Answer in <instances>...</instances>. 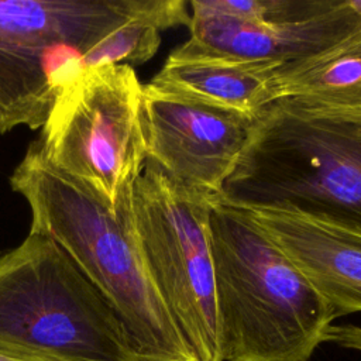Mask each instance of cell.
<instances>
[{
  "mask_svg": "<svg viewBox=\"0 0 361 361\" xmlns=\"http://www.w3.org/2000/svg\"><path fill=\"white\" fill-rule=\"evenodd\" d=\"M161 31L155 0H0V134L41 128L86 69L149 61Z\"/></svg>",
  "mask_w": 361,
  "mask_h": 361,
  "instance_id": "1",
  "label": "cell"
},
{
  "mask_svg": "<svg viewBox=\"0 0 361 361\" xmlns=\"http://www.w3.org/2000/svg\"><path fill=\"white\" fill-rule=\"evenodd\" d=\"M213 199L361 234V111L295 99L269 103Z\"/></svg>",
  "mask_w": 361,
  "mask_h": 361,
  "instance_id": "2",
  "label": "cell"
},
{
  "mask_svg": "<svg viewBox=\"0 0 361 361\" xmlns=\"http://www.w3.org/2000/svg\"><path fill=\"white\" fill-rule=\"evenodd\" d=\"M10 183L28 203L30 233L51 238L69 255L113 309L141 361H196L151 278L131 203L111 212L55 171L37 141Z\"/></svg>",
  "mask_w": 361,
  "mask_h": 361,
  "instance_id": "3",
  "label": "cell"
},
{
  "mask_svg": "<svg viewBox=\"0 0 361 361\" xmlns=\"http://www.w3.org/2000/svg\"><path fill=\"white\" fill-rule=\"evenodd\" d=\"M223 361H307L336 310L247 212L210 197Z\"/></svg>",
  "mask_w": 361,
  "mask_h": 361,
  "instance_id": "4",
  "label": "cell"
},
{
  "mask_svg": "<svg viewBox=\"0 0 361 361\" xmlns=\"http://www.w3.org/2000/svg\"><path fill=\"white\" fill-rule=\"evenodd\" d=\"M0 348L38 361H141L69 255L30 231L0 255Z\"/></svg>",
  "mask_w": 361,
  "mask_h": 361,
  "instance_id": "5",
  "label": "cell"
},
{
  "mask_svg": "<svg viewBox=\"0 0 361 361\" xmlns=\"http://www.w3.org/2000/svg\"><path fill=\"white\" fill-rule=\"evenodd\" d=\"M142 86L130 65L86 69L59 93L37 141L55 171L116 213L131 203L147 159Z\"/></svg>",
  "mask_w": 361,
  "mask_h": 361,
  "instance_id": "6",
  "label": "cell"
},
{
  "mask_svg": "<svg viewBox=\"0 0 361 361\" xmlns=\"http://www.w3.org/2000/svg\"><path fill=\"white\" fill-rule=\"evenodd\" d=\"M151 278L196 361H223L209 235L210 196L145 159L131 197Z\"/></svg>",
  "mask_w": 361,
  "mask_h": 361,
  "instance_id": "7",
  "label": "cell"
},
{
  "mask_svg": "<svg viewBox=\"0 0 361 361\" xmlns=\"http://www.w3.org/2000/svg\"><path fill=\"white\" fill-rule=\"evenodd\" d=\"M254 123L255 116L142 86L147 159L210 197L234 169Z\"/></svg>",
  "mask_w": 361,
  "mask_h": 361,
  "instance_id": "8",
  "label": "cell"
},
{
  "mask_svg": "<svg viewBox=\"0 0 361 361\" xmlns=\"http://www.w3.org/2000/svg\"><path fill=\"white\" fill-rule=\"evenodd\" d=\"M190 4V48L238 61L293 63L313 56L361 30L347 0L305 20L264 24L207 13Z\"/></svg>",
  "mask_w": 361,
  "mask_h": 361,
  "instance_id": "9",
  "label": "cell"
},
{
  "mask_svg": "<svg viewBox=\"0 0 361 361\" xmlns=\"http://www.w3.org/2000/svg\"><path fill=\"white\" fill-rule=\"evenodd\" d=\"M331 305L361 312V234L285 212L247 210Z\"/></svg>",
  "mask_w": 361,
  "mask_h": 361,
  "instance_id": "10",
  "label": "cell"
},
{
  "mask_svg": "<svg viewBox=\"0 0 361 361\" xmlns=\"http://www.w3.org/2000/svg\"><path fill=\"white\" fill-rule=\"evenodd\" d=\"M281 65L238 61L190 48L173 49L149 85L165 93L257 116L276 100Z\"/></svg>",
  "mask_w": 361,
  "mask_h": 361,
  "instance_id": "11",
  "label": "cell"
},
{
  "mask_svg": "<svg viewBox=\"0 0 361 361\" xmlns=\"http://www.w3.org/2000/svg\"><path fill=\"white\" fill-rule=\"evenodd\" d=\"M275 89L276 100L361 111V30L313 56L281 65Z\"/></svg>",
  "mask_w": 361,
  "mask_h": 361,
  "instance_id": "12",
  "label": "cell"
},
{
  "mask_svg": "<svg viewBox=\"0 0 361 361\" xmlns=\"http://www.w3.org/2000/svg\"><path fill=\"white\" fill-rule=\"evenodd\" d=\"M190 3L207 13L274 24L313 17L333 8L338 0H193Z\"/></svg>",
  "mask_w": 361,
  "mask_h": 361,
  "instance_id": "13",
  "label": "cell"
},
{
  "mask_svg": "<svg viewBox=\"0 0 361 361\" xmlns=\"http://www.w3.org/2000/svg\"><path fill=\"white\" fill-rule=\"evenodd\" d=\"M324 341H333L338 345L361 351V327L353 324H331L326 333Z\"/></svg>",
  "mask_w": 361,
  "mask_h": 361,
  "instance_id": "14",
  "label": "cell"
},
{
  "mask_svg": "<svg viewBox=\"0 0 361 361\" xmlns=\"http://www.w3.org/2000/svg\"><path fill=\"white\" fill-rule=\"evenodd\" d=\"M0 361H38V360H32V358L7 351L4 348H0Z\"/></svg>",
  "mask_w": 361,
  "mask_h": 361,
  "instance_id": "15",
  "label": "cell"
},
{
  "mask_svg": "<svg viewBox=\"0 0 361 361\" xmlns=\"http://www.w3.org/2000/svg\"><path fill=\"white\" fill-rule=\"evenodd\" d=\"M348 6L353 8V11L357 14V17L361 21V0H347Z\"/></svg>",
  "mask_w": 361,
  "mask_h": 361,
  "instance_id": "16",
  "label": "cell"
}]
</instances>
